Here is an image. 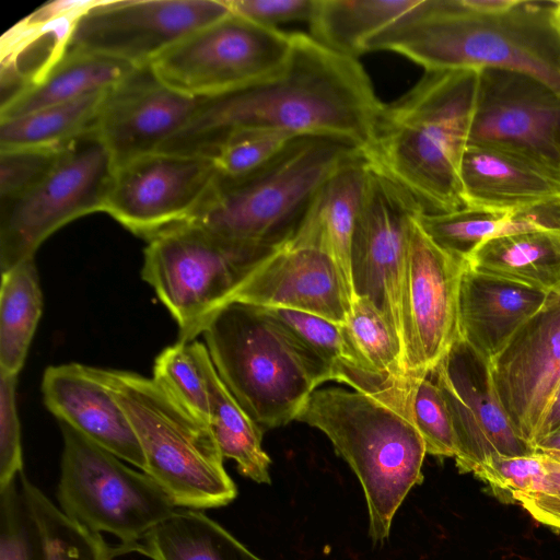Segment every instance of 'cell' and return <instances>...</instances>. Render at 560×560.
I'll return each instance as SVG.
<instances>
[{
	"instance_id": "cell-1",
	"label": "cell",
	"mask_w": 560,
	"mask_h": 560,
	"mask_svg": "<svg viewBox=\"0 0 560 560\" xmlns=\"http://www.w3.org/2000/svg\"><path fill=\"white\" fill-rule=\"evenodd\" d=\"M285 62L242 89L202 98L185 127L160 151L212 155L229 137L256 130L329 136L363 149L383 104L357 59L303 33H291Z\"/></svg>"
},
{
	"instance_id": "cell-2",
	"label": "cell",
	"mask_w": 560,
	"mask_h": 560,
	"mask_svg": "<svg viewBox=\"0 0 560 560\" xmlns=\"http://www.w3.org/2000/svg\"><path fill=\"white\" fill-rule=\"evenodd\" d=\"M559 1L421 0L372 36L365 51L389 50L429 71L510 69L560 93Z\"/></svg>"
},
{
	"instance_id": "cell-3",
	"label": "cell",
	"mask_w": 560,
	"mask_h": 560,
	"mask_svg": "<svg viewBox=\"0 0 560 560\" xmlns=\"http://www.w3.org/2000/svg\"><path fill=\"white\" fill-rule=\"evenodd\" d=\"M478 70L429 71L383 105L362 149L371 170L405 189L423 213L466 207L460 164L468 145Z\"/></svg>"
},
{
	"instance_id": "cell-4",
	"label": "cell",
	"mask_w": 560,
	"mask_h": 560,
	"mask_svg": "<svg viewBox=\"0 0 560 560\" xmlns=\"http://www.w3.org/2000/svg\"><path fill=\"white\" fill-rule=\"evenodd\" d=\"M362 154L342 138L294 137L252 173L219 174L187 223L258 261L291 240L320 186Z\"/></svg>"
},
{
	"instance_id": "cell-5",
	"label": "cell",
	"mask_w": 560,
	"mask_h": 560,
	"mask_svg": "<svg viewBox=\"0 0 560 560\" xmlns=\"http://www.w3.org/2000/svg\"><path fill=\"white\" fill-rule=\"evenodd\" d=\"M202 335L220 378L265 431L295 420L330 368L260 306L232 302Z\"/></svg>"
},
{
	"instance_id": "cell-6",
	"label": "cell",
	"mask_w": 560,
	"mask_h": 560,
	"mask_svg": "<svg viewBox=\"0 0 560 560\" xmlns=\"http://www.w3.org/2000/svg\"><path fill=\"white\" fill-rule=\"evenodd\" d=\"M296 421L320 430L358 476L368 503L370 535L384 540L401 502L423 480L427 455L411 420L357 390H314Z\"/></svg>"
},
{
	"instance_id": "cell-7",
	"label": "cell",
	"mask_w": 560,
	"mask_h": 560,
	"mask_svg": "<svg viewBox=\"0 0 560 560\" xmlns=\"http://www.w3.org/2000/svg\"><path fill=\"white\" fill-rule=\"evenodd\" d=\"M85 368L125 411L144 455V472L177 509H218L236 498V485L224 468L208 423L194 417L152 377Z\"/></svg>"
},
{
	"instance_id": "cell-8",
	"label": "cell",
	"mask_w": 560,
	"mask_h": 560,
	"mask_svg": "<svg viewBox=\"0 0 560 560\" xmlns=\"http://www.w3.org/2000/svg\"><path fill=\"white\" fill-rule=\"evenodd\" d=\"M62 433L57 500L70 518L115 536L125 551L140 542L177 508L144 471L97 445L70 425Z\"/></svg>"
},
{
	"instance_id": "cell-9",
	"label": "cell",
	"mask_w": 560,
	"mask_h": 560,
	"mask_svg": "<svg viewBox=\"0 0 560 560\" xmlns=\"http://www.w3.org/2000/svg\"><path fill=\"white\" fill-rule=\"evenodd\" d=\"M114 173L112 156L94 127L69 143L37 184L1 205V273L33 258L65 224L103 211Z\"/></svg>"
},
{
	"instance_id": "cell-10",
	"label": "cell",
	"mask_w": 560,
	"mask_h": 560,
	"mask_svg": "<svg viewBox=\"0 0 560 560\" xmlns=\"http://www.w3.org/2000/svg\"><path fill=\"white\" fill-rule=\"evenodd\" d=\"M255 262L200 228L183 223L148 240L141 276L177 323L178 341L190 342L229 303Z\"/></svg>"
},
{
	"instance_id": "cell-11",
	"label": "cell",
	"mask_w": 560,
	"mask_h": 560,
	"mask_svg": "<svg viewBox=\"0 0 560 560\" xmlns=\"http://www.w3.org/2000/svg\"><path fill=\"white\" fill-rule=\"evenodd\" d=\"M291 33L229 15L191 33L150 65L173 90L209 98L253 84L288 59Z\"/></svg>"
},
{
	"instance_id": "cell-12",
	"label": "cell",
	"mask_w": 560,
	"mask_h": 560,
	"mask_svg": "<svg viewBox=\"0 0 560 560\" xmlns=\"http://www.w3.org/2000/svg\"><path fill=\"white\" fill-rule=\"evenodd\" d=\"M230 13L225 0H96L75 20L65 54L97 55L141 68Z\"/></svg>"
},
{
	"instance_id": "cell-13",
	"label": "cell",
	"mask_w": 560,
	"mask_h": 560,
	"mask_svg": "<svg viewBox=\"0 0 560 560\" xmlns=\"http://www.w3.org/2000/svg\"><path fill=\"white\" fill-rule=\"evenodd\" d=\"M468 144L560 175V93L526 72L479 70Z\"/></svg>"
},
{
	"instance_id": "cell-14",
	"label": "cell",
	"mask_w": 560,
	"mask_h": 560,
	"mask_svg": "<svg viewBox=\"0 0 560 560\" xmlns=\"http://www.w3.org/2000/svg\"><path fill=\"white\" fill-rule=\"evenodd\" d=\"M218 175L210 155L158 151L115 170L103 212L150 240L189 222Z\"/></svg>"
},
{
	"instance_id": "cell-15",
	"label": "cell",
	"mask_w": 560,
	"mask_h": 560,
	"mask_svg": "<svg viewBox=\"0 0 560 560\" xmlns=\"http://www.w3.org/2000/svg\"><path fill=\"white\" fill-rule=\"evenodd\" d=\"M419 212L405 189L370 168L351 241L353 299H366L382 314L400 342L402 357V275L410 223Z\"/></svg>"
},
{
	"instance_id": "cell-16",
	"label": "cell",
	"mask_w": 560,
	"mask_h": 560,
	"mask_svg": "<svg viewBox=\"0 0 560 560\" xmlns=\"http://www.w3.org/2000/svg\"><path fill=\"white\" fill-rule=\"evenodd\" d=\"M416 215L409 229L400 307L406 372L424 377L458 337V294L466 264L436 246Z\"/></svg>"
},
{
	"instance_id": "cell-17",
	"label": "cell",
	"mask_w": 560,
	"mask_h": 560,
	"mask_svg": "<svg viewBox=\"0 0 560 560\" xmlns=\"http://www.w3.org/2000/svg\"><path fill=\"white\" fill-rule=\"evenodd\" d=\"M429 375L451 416L454 458L460 472H472L495 456L536 453L509 419L493 385L490 362L459 336Z\"/></svg>"
},
{
	"instance_id": "cell-18",
	"label": "cell",
	"mask_w": 560,
	"mask_h": 560,
	"mask_svg": "<svg viewBox=\"0 0 560 560\" xmlns=\"http://www.w3.org/2000/svg\"><path fill=\"white\" fill-rule=\"evenodd\" d=\"M201 100L173 90L150 66L136 68L109 89L94 128L115 170L160 151L185 127Z\"/></svg>"
},
{
	"instance_id": "cell-19",
	"label": "cell",
	"mask_w": 560,
	"mask_h": 560,
	"mask_svg": "<svg viewBox=\"0 0 560 560\" xmlns=\"http://www.w3.org/2000/svg\"><path fill=\"white\" fill-rule=\"evenodd\" d=\"M490 371L514 429L533 446L560 388V303L548 301L490 361Z\"/></svg>"
},
{
	"instance_id": "cell-20",
	"label": "cell",
	"mask_w": 560,
	"mask_h": 560,
	"mask_svg": "<svg viewBox=\"0 0 560 560\" xmlns=\"http://www.w3.org/2000/svg\"><path fill=\"white\" fill-rule=\"evenodd\" d=\"M352 301L338 266L327 253L285 243L250 267L229 303L306 312L342 324Z\"/></svg>"
},
{
	"instance_id": "cell-21",
	"label": "cell",
	"mask_w": 560,
	"mask_h": 560,
	"mask_svg": "<svg viewBox=\"0 0 560 560\" xmlns=\"http://www.w3.org/2000/svg\"><path fill=\"white\" fill-rule=\"evenodd\" d=\"M46 408L59 420L124 462L144 471L145 459L136 432L113 395L85 365L48 366L42 381Z\"/></svg>"
},
{
	"instance_id": "cell-22",
	"label": "cell",
	"mask_w": 560,
	"mask_h": 560,
	"mask_svg": "<svg viewBox=\"0 0 560 560\" xmlns=\"http://www.w3.org/2000/svg\"><path fill=\"white\" fill-rule=\"evenodd\" d=\"M548 300V292L466 265L458 294V336L490 362Z\"/></svg>"
},
{
	"instance_id": "cell-23",
	"label": "cell",
	"mask_w": 560,
	"mask_h": 560,
	"mask_svg": "<svg viewBox=\"0 0 560 560\" xmlns=\"http://www.w3.org/2000/svg\"><path fill=\"white\" fill-rule=\"evenodd\" d=\"M95 2H48L4 34L1 104L39 82L50 71L65 55L75 20Z\"/></svg>"
},
{
	"instance_id": "cell-24",
	"label": "cell",
	"mask_w": 560,
	"mask_h": 560,
	"mask_svg": "<svg viewBox=\"0 0 560 560\" xmlns=\"http://www.w3.org/2000/svg\"><path fill=\"white\" fill-rule=\"evenodd\" d=\"M466 207L512 211L560 195V175L512 154L467 145L460 164Z\"/></svg>"
},
{
	"instance_id": "cell-25",
	"label": "cell",
	"mask_w": 560,
	"mask_h": 560,
	"mask_svg": "<svg viewBox=\"0 0 560 560\" xmlns=\"http://www.w3.org/2000/svg\"><path fill=\"white\" fill-rule=\"evenodd\" d=\"M369 171L362 154L334 173L317 190L298 230L287 242L327 253L338 266L352 295L351 241Z\"/></svg>"
},
{
	"instance_id": "cell-26",
	"label": "cell",
	"mask_w": 560,
	"mask_h": 560,
	"mask_svg": "<svg viewBox=\"0 0 560 560\" xmlns=\"http://www.w3.org/2000/svg\"><path fill=\"white\" fill-rule=\"evenodd\" d=\"M135 69L103 56L66 52L39 82L0 105V121L109 90Z\"/></svg>"
},
{
	"instance_id": "cell-27",
	"label": "cell",
	"mask_w": 560,
	"mask_h": 560,
	"mask_svg": "<svg viewBox=\"0 0 560 560\" xmlns=\"http://www.w3.org/2000/svg\"><path fill=\"white\" fill-rule=\"evenodd\" d=\"M202 369L210 407V429L223 458L233 459L240 474L270 483L271 460L261 446L264 430L246 413L220 378L206 345L191 341Z\"/></svg>"
},
{
	"instance_id": "cell-28",
	"label": "cell",
	"mask_w": 560,
	"mask_h": 560,
	"mask_svg": "<svg viewBox=\"0 0 560 560\" xmlns=\"http://www.w3.org/2000/svg\"><path fill=\"white\" fill-rule=\"evenodd\" d=\"M466 265L475 271L550 293L560 284V233L494 236L480 244Z\"/></svg>"
},
{
	"instance_id": "cell-29",
	"label": "cell",
	"mask_w": 560,
	"mask_h": 560,
	"mask_svg": "<svg viewBox=\"0 0 560 560\" xmlns=\"http://www.w3.org/2000/svg\"><path fill=\"white\" fill-rule=\"evenodd\" d=\"M421 0H314L310 36L327 49L357 59L366 42Z\"/></svg>"
},
{
	"instance_id": "cell-30",
	"label": "cell",
	"mask_w": 560,
	"mask_h": 560,
	"mask_svg": "<svg viewBox=\"0 0 560 560\" xmlns=\"http://www.w3.org/2000/svg\"><path fill=\"white\" fill-rule=\"evenodd\" d=\"M132 551L152 560H261L202 511L177 509Z\"/></svg>"
},
{
	"instance_id": "cell-31",
	"label": "cell",
	"mask_w": 560,
	"mask_h": 560,
	"mask_svg": "<svg viewBox=\"0 0 560 560\" xmlns=\"http://www.w3.org/2000/svg\"><path fill=\"white\" fill-rule=\"evenodd\" d=\"M43 312L34 257L1 273L0 372L18 375Z\"/></svg>"
},
{
	"instance_id": "cell-32",
	"label": "cell",
	"mask_w": 560,
	"mask_h": 560,
	"mask_svg": "<svg viewBox=\"0 0 560 560\" xmlns=\"http://www.w3.org/2000/svg\"><path fill=\"white\" fill-rule=\"evenodd\" d=\"M20 491L36 527L40 560H112L124 552L112 548L100 533L66 515L22 471Z\"/></svg>"
},
{
	"instance_id": "cell-33",
	"label": "cell",
	"mask_w": 560,
	"mask_h": 560,
	"mask_svg": "<svg viewBox=\"0 0 560 560\" xmlns=\"http://www.w3.org/2000/svg\"><path fill=\"white\" fill-rule=\"evenodd\" d=\"M107 91L0 121V151L67 147L94 127Z\"/></svg>"
},
{
	"instance_id": "cell-34",
	"label": "cell",
	"mask_w": 560,
	"mask_h": 560,
	"mask_svg": "<svg viewBox=\"0 0 560 560\" xmlns=\"http://www.w3.org/2000/svg\"><path fill=\"white\" fill-rule=\"evenodd\" d=\"M342 325L368 376L393 387L411 385L413 377L406 372L400 342L370 301L354 298Z\"/></svg>"
},
{
	"instance_id": "cell-35",
	"label": "cell",
	"mask_w": 560,
	"mask_h": 560,
	"mask_svg": "<svg viewBox=\"0 0 560 560\" xmlns=\"http://www.w3.org/2000/svg\"><path fill=\"white\" fill-rule=\"evenodd\" d=\"M505 215L503 211L464 207L439 214L419 212L416 220L436 246L467 264L480 244L500 235Z\"/></svg>"
},
{
	"instance_id": "cell-36",
	"label": "cell",
	"mask_w": 560,
	"mask_h": 560,
	"mask_svg": "<svg viewBox=\"0 0 560 560\" xmlns=\"http://www.w3.org/2000/svg\"><path fill=\"white\" fill-rule=\"evenodd\" d=\"M152 378L194 417L210 423L207 383L191 341L166 347L154 361Z\"/></svg>"
},
{
	"instance_id": "cell-37",
	"label": "cell",
	"mask_w": 560,
	"mask_h": 560,
	"mask_svg": "<svg viewBox=\"0 0 560 560\" xmlns=\"http://www.w3.org/2000/svg\"><path fill=\"white\" fill-rule=\"evenodd\" d=\"M409 417L423 440L427 454L455 457V434L442 393L430 375L415 377L409 394Z\"/></svg>"
},
{
	"instance_id": "cell-38",
	"label": "cell",
	"mask_w": 560,
	"mask_h": 560,
	"mask_svg": "<svg viewBox=\"0 0 560 560\" xmlns=\"http://www.w3.org/2000/svg\"><path fill=\"white\" fill-rule=\"evenodd\" d=\"M293 136L281 131H245L224 140L212 153L219 174L238 177L271 160Z\"/></svg>"
},
{
	"instance_id": "cell-39",
	"label": "cell",
	"mask_w": 560,
	"mask_h": 560,
	"mask_svg": "<svg viewBox=\"0 0 560 560\" xmlns=\"http://www.w3.org/2000/svg\"><path fill=\"white\" fill-rule=\"evenodd\" d=\"M0 560H40L36 527L16 480L0 488Z\"/></svg>"
},
{
	"instance_id": "cell-40",
	"label": "cell",
	"mask_w": 560,
	"mask_h": 560,
	"mask_svg": "<svg viewBox=\"0 0 560 560\" xmlns=\"http://www.w3.org/2000/svg\"><path fill=\"white\" fill-rule=\"evenodd\" d=\"M472 474L504 502H514L520 493L533 492L545 468L539 453L518 456H495L478 466Z\"/></svg>"
},
{
	"instance_id": "cell-41",
	"label": "cell",
	"mask_w": 560,
	"mask_h": 560,
	"mask_svg": "<svg viewBox=\"0 0 560 560\" xmlns=\"http://www.w3.org/2000/svg\"><path fill=\"white\" fill-rule=\"evenodd\" d=\"M65 148L0 151L1 205L14 200L37 184L52 168Z\"/></svg>"
},
{
	"instance_id": "cell-42",
	"label": "cell",
	"mask_w": 560,
	"mask_h": 560,
	"mask_svg": "<svg viewBox=\"0 0 560 560\" xmlns=\"http://www.w3.org/2000/svg\"><path fill=\"white\" fill-rule=\"evenodd\" d=\"M16 385L18 375L0 372V488L23 471Z\"/></svg>"
},
{
	"instance_id": "cell-43",
	"label": "cell",
	"mask_w": 560,
	"mask_h": 560,
	"mask_svg": "<svg viewBox=\"0 0 560 560\" xmlns=\"http://www.w3.org/2000/svg\"><path fill=\"white\" fill-rule=\"evenodd\" d=\"M230 11L256 24L277 28L291 21H307L314 0H225Z\"/></svg>"
},
{
	"instance_id": "cell-44",
	"label": "cell",
	"mask_w": 560,
	"mask_h": 560,
	"mask_svg": "<svg viewBox=\"0 0 560 560\" xmlns=\"http://www.w3.org/2000/svg\"><path fill=\"white\" fill-rule=\"evenodd\" d=\"M545 474L538 487L529 493H520L514 502L522 505L534 520L548 526L560 518V460L541 454Z\"/></svg>"
},
{
	"instance_id": "cell-45",
	"label": "cell",
	"mask_w": 560,
	"mask_h": 560,
	"mask_svg": "<svg viewBox=\"0 0 560 560\" xmlns=\"http://www.w3.org/2000/svg\"><path fill=\"white\" fill-rule=\"evenodd\" d=\"M527 232L560 233V195L506 212L500 235Z\"/></svg>"
},
{
	"instance_id": "cell-46",
	"label": "cell",
	"mask_w": 560,
	"mask_h": 560,
	"mask_svg": "<svg viewBox=\"0 0 560 560\" xmlns=\"http://www.w3.org/2000/svg\"><path fill=\"white\" fill-rule=\"evenodd\" d=\"M560 433V388L545 417V420L539 429V432L534 442L535 445L541 440L551 435Z\"/></svg>"
},
{
	"instance_id": "cell-47",
	"label": "cell",
	"mask_w": 560,
	"mask_h": 560,
	"mask_svg": "<svg viewBox=\"0 0 560 560\" xmlns=\"http://www.w3.org/2000/svg\"><path fill=\"white\" fill-rule=\"evenodd\" d=\"M537 453H560V433L546 438L535 445Z\"/></svg>"
},
{
	"instance_id": "cell-48",
	"label": "cell",
	"mask_w": 560,
	"mask_h": 560,
	"mask_svg": "<svg viewBox=\"0 0 560 560\" xmlns=\"http://www.w3.org/2000/svg\"><path fill=\"white\" fill-rule=\"evenodd\" d=\"M549 302L551 303H560V284L556 290L549 293Z\"/></svg>"
},
{
	"instance_id": "cell-49",
	"label": "cell",
	"mask_w": 560,
	"mask_h": 560,
	"mask_svg": "<svg viewBox=\"0 0 560 560\" xmlns=\"http://www.w3.org/2000/svg\"><path fill=\"white\" fill-rule=\"evenodd\" d=\"M548 527H550V528H552V529H555V530H557V532H560V518H558V520H556V521L551 522V523L548 525Z\"/></svg>"
},
{
	"instance_id": "cell-50",
	"label": "cell",
	"mask_w": 560,
	"mask_h": 560,
	"mask_svg": "<svg viewBox=\"0 0 560 560\" xmlns=\"http://www.w3.org/2000/svg\"><path fill=\"white\" fill-rule=\"evenodd\" d=\"M537 453V452H536ZM545 454L553 459L560 460V453L557 452H548V453H541Z\"/></svg>"
},
{
	"instance_id": "cell-51",
	"label": "cell",
	"mask_w": 560,
	"mask_h": 560,
	"mask_svg": "<svg viewBox=\"0 0 560 560\" xmlns=\"http://www.w3.org/2000/svg\"><path fill=\"white\" fill-rule=\"evenodd\" d=\"M558 22H559V27H560V1H559V7H558Z\"/></svg>"
}]
</instances>
